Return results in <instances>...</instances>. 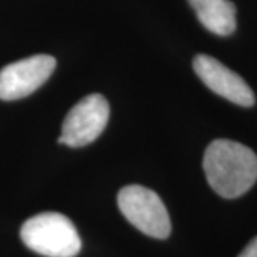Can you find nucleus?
<instances>
[{
	"label": "nucleus",
	"mask_w": 257,
	"mask_h": 257,
	"mask_svg": "<svg viewBox=\"0 0 257 257\" xmlns=\"http://www.w3.org/2000/svg\"><path fill=\"white\" fill-rule=\"evenodd\" d=\"M203 169L214 192L224 199H236L256 183L257 156L239 142L217 139L204 152Z\"/></svg>",
	"instance_id": "1"
},
{
	"label": "nucleus",
	"mask_w": 257,
	"mask_h": 257,
	"mask_svg": "<svg viewBox=\"0 0 257 257\" xmlns=\"http://www.w3.org/2000/svg\"><path fill=\"white\" fill-rule=\"evenodd\" d=\"M22 241L26 247L45 257H74L82 240L72 220L60 213H40L23 223Z\"/></svg>",
	"instance_id": "2"
},
{
	"label": "nucleus",
	"mask_w": 257,
	"mask_h": 257,
	"mask_svg": "<svg viewBox=\"0 0 257 257\" xmlns=\"http://www.w3.org/2000/svg\"><path fill=\"white\" fill-rule=\"evenodd\" d=\"M117 204L123 216L136 229L155 239H167L172 231L166 206L153 190L132 184L119 192Z\"/></svg>",
	"instance_id": "3"
},
{
	"label": "nucleus",
	"mask_w": 257,
	"mask_h": 257,
	"mask_svg": "<svg viewBox=\"0 0 257 257\" xmlns=\"http://www.w3.org/2000/svg\"><path fill=\"white\" fill-rule=\"evenodd\" d=\"M109 103L101 94H89L74 104L62 126L59 143L83 147L93 143L107 126Z\"/></svg>",
	"instance_id": "4"
},
{
	"label": "nucleus",
	"mask_w": 257,
	"mask_h": 257,
	"mask_svg": "<svg viewBox=\"0 0 257 257\" xmlns=\"http://www.w3.org/2000/svg\"><path fill=\"white\" fill-rule=\"evenodd\" d=\"M56 69V59L49 55L30 56L5 66L0 70V99L28 97L46 82Z\"/></svg>",
	"instance_id": "5"
},
{
	"label": "nucleus",
	"mask_w": 257,
	"mask_h": 257,
	"mask_svg": "<svg viewBox=\"0 0 257 257\" xmlns=\"http://www.w3.org/2000/svg\"><path fill=\"white\" fill-rule=\"evenodd\" d=\"M193 69L211 92L243 107L254 104L256 97L247 83L214 57L197 55L193 60Z\"/></svg>",
	"instance_id": "6"
},
{
	"label": "nucleus",
	"mask_w": 257,
	"mask_h": 257,
	"mask_svg": "<svg viewBox=\"0 0 257 257\" xmlns=\"http://www.w3.org/2000/svg\"><path fill=\"white\" fill-rule=\"evenodd\" d=\"M199 22L217 36H230L236 30V6L230 0H189Z\"/></svg>",
	"instance_id": "7"
},
{
	"label": "nucleus",
	"mask_w": 257,
	"mask_h": 257,
	"mask_svg": "<svg viewBox=\"0 0 257 257\" xmlns=\"http://www.w3.org/2000/svg\"><path fill=\"white\" fill-rule=\"evenodd\" d=\"M237 257H257V237L251 240Z\"/></svg>",
	"instance_id": "8"
}]
</instances>
